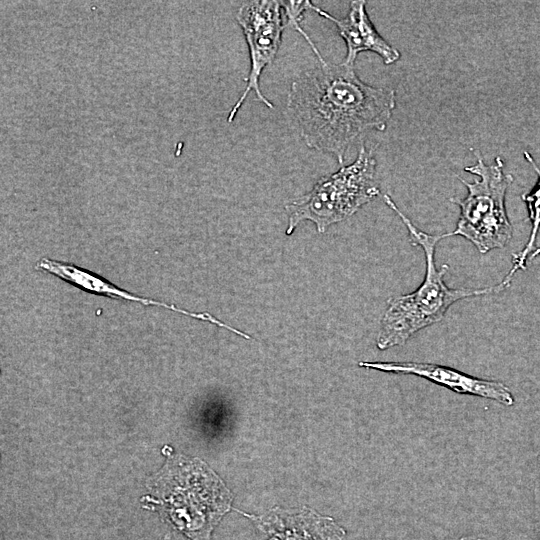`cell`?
<instances>
[{"mask_svg":"<svg viewBox=\"0 0 540 540\" xmlns=\"http://www.w3.org/2000/svg\"><path fill=\"white\" fill-rule=\"evenodd\" d=\"M35 268L38 271H43L54 275L88 293L101 295L112 299L139 303L144 306L165 308L167 310L185 315L193 319L209 322L213 325L229 330L232 333L237 334L245 339H251L248 334L222 322L210 313L191 312L186 309L179 308L174 304H168L163 301L136 295L118 287L117 285L111 283L103 277L72 263L43 257L36 263Z\"/></svg>","mask_w":540,"mask_h":540,"instance_id":"9c48e42d","label":"cell"},{"mask_svg":"<svg viewBox=\"0 0 540 540\" xmlns=\"http://www.w3.org/2000/svg\"><path fill=\"white\" fill-rule=\"evenodd\" d=\"M236 20L248 46L250 70L245 79L244 91L228 114L229 123L234 120L252 91L267 108H274L273 103L261 91L260 78L263 70L274 61L282 42L286 22H288L284 1L276 0L244 2L237 10Z\"/></svg>","mask_w":540,"mask_h":540,"instance_id":"8992f818","label":"cell"},{"mask_svg":"<svg viewBox=\"0 0 540 540\" xmlns=\"http://www.w3.org/2000/svg\"><path fill=\"white\" fill-rule=\"evenodd\" d=\"M472 152L477 162L465 167V171L478 179L470 183L457 176L468 194L464 199H450L459 206L460 216L455 230L443 235L444 238L462 236L485 254L504 248L512 238L513 228L507 215L505 197L514 178L503 172L504 162L500 156L486 164L478 150L472 149Z\"/></svg>","mask_w":540,"mask_h":540,"instance_id":"5b68a950","label":"cell"},{"mask_svg":"<svg viewBox=\"0 0 540 540\" xmlns=\"http://www.w3.org/2000/svg\"><path fill=\"white\" fill-rule=\"evenodd\" d=\"M309 9L336 25L340 37L346 44L344 63L354 65L358 54L367 51L376 53L386 65L399 60L400 52L378 33L370 20L365 1H351L349 11L342 19L332 16L312 2Z\"/></svg>","mask_w":540,"mask_h":540,"instance_id":"30bf717a","label":"cell"},{"mask_svg":"<svg viewBox=\"0 0 540 540\" xmlns=\"http://www.w3.org/2000/svg\"><path fill=\"white\" fill-rule=\"evenodd\" d=\"M458 540H485V539L481 537H476V536H464V537L459 538Z\"/></svg>","mask_w":540,"mask_h":540,"instance_id":"4fadbf2b","label":"cell"},{"mask_svg":"<svg viewBox=\"0 0 540 540\" xmlns=\"http://www.w3.org/2000/svg\"><path fill=\"white\" fill-rule=\"evenodd\" d=\"M253 524L249 540H347L346 531L333 518L308 507H274L261 515L237 510Z\"/></svg>","mask_w":540,"mask_h":540,"instance_id":"52a82bcc","label":"cell"},{"mask_svg":"<svg viewBox=\"0 0 540 540\" xmlns=\"http://www.w3.org/2000/svg\"><path fill=\"white\" fill-rule=\"evenodd\" d=\"M358 365L386 373L418 376L455 393L490 399L505 406H512L515 403L512 392L504 383L478 378L441 364L415 361H361Z\"/></svg>","mask_w":540,"mask_h":540,"instance_id":"ba28073f","label":"cell"},{"mask_svg":"<svg viewBox=\"0 0 540 540\" xmlns=\"http://www.w3.org/2000/svg\"><path fill=\"white\" fill-rule=\"evenodd\" d=\"M396 107L394 89L363 82L354 65L322 63L295 78L286 108L305 145L344 164L347 149L371 130L384 131Z\"/></svg>","mask_w":540,"mask_h":540,"instance_id":"6da1fadb","label":"cell"},{"mask_svg":"<svg viewBox=\"0 0 540 540\" xmlns=\"http://www.w3.org/2000/svg\"><path fill=\"white\" fill-rule=\"evenodd\" d=\"M523 155L538 176L532 190L522 195V200L526 203L528 209V217L531 222V233L524 248L515 253L512 257V267L505 278L500 282V285H502V288L504 289L510 286L512 278L519 270H526L527 261L533 252L536 237L540 228V168L537 166L530 153L525 151Z\"/></svg>","mask_w":540,"mask_h":540,"instance_id":"8fae6325","label":"cell"},{"mask_svg":"<svg viewBox=\"0 0 540 540\" xmlns=\"http://www.w3.org/2000/svg\"><path fill=\"white\" fill-rule=\"evenodd\" d=\"M538 255H540V247L533 250V252L531 253V255L529 256L528 258V261H532L535 257H537Z\"/></svg>","mask_w":540,"mask_h":540,"instance_id":"7c38bea8","label":"cell"},{"mask_svg":"<svg viewBox=\"0 0 540 540\" xmlns=\"http://www.w3.org/2000/svg\"><path fill=\"white\" fill-rule=\"evenodd\" d=\"M380 194L373 150L362 145L354 162L323 176L308 193L285 205L286 234L291 235L303 221L312 222L317 232L324 233Z\"/></svg>","mask_w":540,"mask_h":540,"instance_id":"277c9868","label":"cell"},{"mask_svg":"<svg viewBox=\"0 0 540 540\" xmlns=\"http://www.w3.org/2000/svg\"><path fill=\"white\" fill-rule=\"evenodd\" d=\"M145 497L189 540H212V533L232 508L233 495L220 477L198 458L169 455L149 480Z\"/></svg>","mask_w":540,"mask_h":540,"instance_id":"7a4b0ae2","label":"cell"},{"mask_svg":"<svg viewBox=\"0 0 540 540\" xmlns=\"http://www.w3.org/2000/svg\"><path fill=\"white\" fill-rule=\"evenodd\" d=\"M383 200L404 223L411 245L423 250L426 269L424 280L415 291L388 300L376 339L380 350L403 345L420 330L440 322L449 307L461 299L503 291L500 283L480 289L450 288L444 281L449 265L442 264L437 268L435 262L436 245L444 235L420 230L397 207L389 194H384Z\"/></svg>","mask_w":540,"mask_h":540,"instance_id":"3957f363","label":"cell"}]
</instances>
